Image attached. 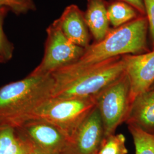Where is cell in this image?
Returning <instances> with one entry per match:
<instances>
[{
	"label": "cell",
	"instance_id": "cell-7",
	"mask_svg": "<svg viewBox=\"0 0 154 154\" xmlns=\"http://www.w3.org/2000/svg\"><path fill=\"white\" fill-rule=\"evenodd\" d=\"M47 35L44 57L32 75L50 74L76 62L85 51L66 38L57 20L47 29Z\"/></svg>",
	"mask_w": 154,
	"mask_h": 154
},
{
	"label": "cell",
	"instance_id": "cell-17",
	"mask_svg": "<svg viewBox=\"0 0 154 154\" xmlns=\"http://www.w3.org/2000/svg\"><path fill=\"white\" fill-rule=\"evenodd\" d=\"M9 9L0 6V55L6 62L11 60L14 53V45L6 37L3 30V23Z\"/></svg>",
	"mask_w": 154,
	"mask_h": 154
},
{
	"label": "cell",
	"instance_id": "cell-5",
	"mask_svg": "<svg viewBox=\"0 0 154 154\" xmlns=\"http://www.w3.org/2000/svg\"><path fill=\"white\" fill-rule=\"evenodd\" d=\"M94 97L107 138L126 122L131 106L130 82L126 72Z\"/></svg>",
	"mask_w": 154,
	"mask_h": 154
},
{
	"label": "cell",
	"instance_id": "cell-22",
	"mask_svg": "<svg viewBox=\"0 0 154 154\" xmlns=\"http://www.w3.org/2000/svg\"><path fill=\"white\" fill-rule=\"evenodd\" d=\"M6 61L5 60V59L0 55V63H5Z\"/></svg>",
	"mask_w": 154,
	"mask_h": 154
},
{
	"label": "cell",
	"instance_id": "cell-10",
	"mask_svg": "<svg viewBox=\"0 0 154 154\" xmlns=\"http://www.w3.org/2000/svg\"><path fill=\"white\" fill-rule=\"evenodd\" d=\"M61 30L72 43L86 48L89 45L88 26L82 11L75 5L68 6L57 19Z\"/></svg>",
	"mask_w": 154,
	"mask_h": 154
},
{
	"label": "cell",
	"instance_id": "cell-15",
	"mask_svg": "<svg viewBox=\"0 0 154 154\" xmlns=\"http://www.w3.org/2000/svg\"><path fill=\"white\" fill-rule=\"evenodd\" d=\"M135 148V154H154V134H151L138 127L128 125Z\"/></svg>",
	"mask_w": 154,
	"mask_h": 154
},
{
	"label": "cell",
	"instance_id": "cell-11",
	"mask_svg": "<svg viewBox=\"0 0 154 154\" xmlns=\"http://www.w3.org/2000/svg\"><path fill=\"white\" fill-rule=\"evenodd\" d=\"M125 122L154 134V88H149L134 99Z\"/></svg>",
	"mask_w": 154,
	"mask_h": 154
},
{
	"label": "cell",
	"instance_id": "cell-8",
	"mask_svg": "<svg viewBox=\"0 0 154 154\" xmlns=\"http://www.w3.org/2000/svg\"><path fill=\"white\" fill-rule=\"evenodd\" d=\"M105 139L103 123L95 107L72 138L71 154H97Z\"/></svg>",
	"mask_w": 154,
	"mask_h": 154
},
{
	"label": "cell",
	"instance_id": "cell-12",
	"mask_svg": "<svg viewBox=\"0 0 154 154\" xmlns=\"http://www.w3.org/2000/svg\"><path fill=\"white\" fill-rule=\"evenodd\" d=\"M84 15L88 29L95 42L102 40L110 30L106 1L87 0V9Z\"/></svg>",
	"mask_w": 154,
	"mask_h": 154
},
{
	"label": "cell",
	"instance_id": "cell-23",
	"mask_svg": "<svg viewBox=\"0 0 154 154\" xmlns=\"http://www.w3.org/2000/svg\"><path fill=\"white\" fill-rule=\"evenodd\" d=\"M151 88H154V82L153 83V84L152 85V86H151Z\"/></svg>",
	"mask_w": 154,
	"mask_h": 154
},
{
	"label": "cell",
	"instance_id": "cell-1",
	"mask_svg": "<svg viewBox=\"0 0 154 154\" xmlns=\"http://www.w3.org/2000/svg\"><path fill=\"white\" fill-rule=\"evenodd\" d=\"M148 29L147 17L140 15L121 26L110 30L102 40L85 48L76 62L51 74L54 79L69 78L116 57L147 53L149 51L147 41Z\"/></svg>",
	"mask_w": 154,
	"mask_h": 154
},
{
	"label": "cell",
	"instance_id": "cell-18",
	"mask_svg": "<svg viewBox=\"0 0 154 154\" xmlns=\"http://www.w3.org/2000/svg\"><path fill=\"white\" fill-rule=\"evenodd\" d=\"M0 6L6 7L18 15L35 9L34 0H0Z\"/></svg>",
	"mask_w": 154,
	"mask_h": 154
},
{
	"label": "cell",
	"instance_id": "cell-6",
	"mask_svg": "<svg viewBox=\"0 0 154 154\" xmlns=\"http://www.w3.org/2000/svg\"><path fill=\"white\" fill-rule=\"evenodd\" d=\"M14 129L22 143L41 154H71L70 139L48 122L32 118Z\"/></svg>",
	"mask_w": 154,
	"mask_h": 154
},
{
	"label": "cell",
	"instance_id": "cell-2",
	"mask_svg": "<svg viewBox=\"0 0 154 154\" xmlns=\"http://www.w3.org/2000/svg\"><path fill=\"white\" fill-rule=\"evenodd\" d=\"M51 74L32 75L0 88V126L16 128L30 119L34 113L51 97Z\"/></svg>",
	"mask_w": 154,
	"mask_h": 154
},
{
	"label": "cell",
	"instance_id": "cell-13",
	"mask_svg": "<svg viewBox=\"0 0 154 154\" xmlns=\"http://www.w3.org/2000/svg\"><path fill=\"white\" fill-rule=\"evenodd\" d=\"M137 11L131 6L124 2H114L107 8V16L110 23L118 28L137 18Z\"/></svg>",
	"mask_w": 154,
	"mask_h": 154
},
{
	"label": "cell",
	"instance_id": "cell-20",
	"mask_svg": "<svg viewBox=\"0 0 154 154\" xmlns=\"http://www.w3.org/2000/svg\"><path fill=\"white\" fill-rule=\"evenodd\" d=\"M123 2L133 7L140 15L146 16L145 7L143 0H121Z\"/></svg>",
	"mask_w": 154,
	"mask_h": 154
},
{
	"label": "cell",
	"instance_id": "cell-21",
	"mask_svg": "<svg viewBox=\"0 0 154 154\" xmlns=\"http://www.w3.org/2000/svg\"><path fill=\"white\" fill-rule=\"evenodd\" d=\"M25 146V151L24 154H41L33 148L29 147L26 145Z\"/></svg>",
	"mask_w": 154,
	"mask_h": 154
},
{
	"label": "cell",
	"instance_id": "cell-4",
	"mask_svg": "<svg viewBox=\"0 0 154 154\" xmlns=\"http://www.w3.org/2000/svg\"><path fill=\"white\" fill-rule=\"evenodd\" d=\"M96 107L94 96L82 98H50L39 106L32 118L57 127L71 139L77 129Z\"/></svg>",
	"mask_w": 154,
	"mask_h": 154
},
{
	"label": "cell",
	"instance_id": "cell-19",
	"mask_svg": "<svg viewBox=\"0 0 154 154\" xmlns=\"http://www.w3.org/2000/svg\"><path fill=\"white\" fill-rule=\"evenodd\" d=\"M146 11L150 37L152 44V50H154V0H143Z\"/></svg>",
	"mask_w": 154,
	"mask_h": 154
},
{
	"label": "cell",
	"instance_id": "cell-3",
	"mask_svg": "<svg viewBox=\"0 0 154 154\" xmlns=\"http://www.w3.org/2000/svg\"><path fill=\"white\" fill-rule=\"evenodd\" d=\"M123 55L103 61L72 77L54 80L51 97L82 98L96 95L125 72Z\"/></svg>",
	"mask_w": 154,
	"mask_h": 154
},
{
	"label": "cell",
	"instance_id": "cell-14",
	"mask_svg": "<svg viewBox=\"0 0 154 154\" xmlns=\"http://www.w3.org/2000/svg\"><path fill=\"white\" fill-rule=\"evenodd\" d=\"M25 146L14 128L0 126V154H24Z\"/></svg>",
	"mask_w": 154,
	"mask_h": 154
},
{
	"label": "cell",
	"instance_id": "cell-9",
	"mask_svg": "<svg viewBox=\"0 0 154 154\" xmlns=\"http://www.w3.org/2000/svg\"><path fill=\"white\" fill-rule=\"evenodd\" d=\"M125 72L130 82V100L132 105L139 94L151 88L154 82V50L140 54L123 55Z\"/></svg>",
	"mask_w": 154,
	"mask_h": 154
},
{
	"label": "cell",
	"instance_id": "cell-16",
	"mask_svg": "<svg viewBox=\"0 0 154 154\" xmlns=\"http://www.w3.org/2000/svg\"><path fill=\"white\" fill-rule=\"evenodd\" d=\"M126 138L120 134H113L105 139L97 154H127Z\"/></svg>",
	"mask_w": 154,
	"mask_h": 154
}]
</instances>
